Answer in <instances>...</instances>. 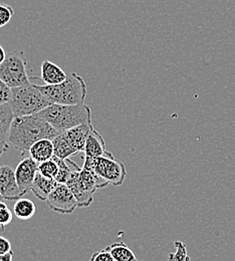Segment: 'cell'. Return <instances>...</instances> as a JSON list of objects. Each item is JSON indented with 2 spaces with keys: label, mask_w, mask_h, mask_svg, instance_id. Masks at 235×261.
<instances>
[{
  "label": "cell",
  "mask_w": 235,
  "mask_h": 261,
  "mask_svg": "<svg viewBox=\"0 0 235 261\" xmlns=\"http://www.w3.org/2000/svg\"><path fill=\"white\" fill-rule=\"evenodd\" d=\"M60 133L38 114L14 117L8 134V144L15 147L22 154L29 153L31 147L39 140L55 139Z\"/></svg>",
  "instance_id": "obj_1"
},
{
  "label": "cell",
  "mask_w": 235,
  "mask_h": 261,
  "mask_svg": "<svg viewBox=\"0 0 235 261\" xmlns=\"http://www.w3.org/2000/svg\"><path fill=\"white\" fill-rule=\"evenodd\" d=\"M38 115L45 119L50 126L59 133H63L80 125L92 122V111L85 103H51L38 113Z\"/></svg>",
  "instance_id": "obj_2"
},
{
  "label": "cell",
  "mask_w": 235,
  "mask_h": 261,
  "mask_svg": "<svg viewBox=\"0 0 235 261\" xmlns=\"http://www.w3.org/2000/svg\"><path fill=\"white\" fill-rule=\"evenodd\" d=\"M37 89L51 103L80 105L84 103L88 88L85 80L76 72L67 73V80L59 85H36Z\"/></svg>",
  "instance_id": "obj_3"
},
{
  "label": "cell",
  "mask_w": 235,
  "mask_h": 261,
  "mask_svg": "<svg viewBox=\"0 0 235 261\" xmlns=\"http://www.w3.org/2000/svg\"><path fill=\"white\" fill-rule=\"evenodd\" d=\"M67 185L75 197L79 207H89L94 201L96 191L107 187L109 183L100 178L92 168L83 166L72 173Z\"/></svg>",
  "instance_id": "obj_4"
},
{
  "label": "cell",
  "mask_w": 235,
  "mask_h": 261,
  "mask_svg": "<svg viewBox=\"0 0 235 261\" xmlns=\"http://www.w3.org/2000/svg\"><path fill=\"white\" fill-rule=\"evenodd\" d=\"M51 102L37 89L36 85H30L12 89L9 106L14 117H24L40 113Z\"/></svg>",
  "instance_id": "obj_5"
},
{
  "label": "cell",
  "mask_w": 235,
  "mask_h": 261,
  "mask_svg": "<svg viewBox=\"0 0 235 261\" xmlns=\"http://www.w3.org/2000/svg\"><path fill=\"white\" fill-rule=\"evenodd\" d=\"M0 79L11 89L32 83L28 74V60L23 50H12L7 54L0 65Z\"/></svg>",
  "instance_id": "obj_6"
},
{
  "label": "cell",
  "mask_w": 235,
  "mask_h": 261,
  "mask_svg": "<svg viewBox=\"0 0 235 261\" xmlns=\"http://www.w3.org/2000/svg\"><path fill=\"white\" fill-rule=\"evenodd\" d=\"M83 166L92 168L100 178L109 183V185L121 186L127 177L125 164L117 160L114 155L108 151L105 155L95 159L85 158Z\"/></svg>",
  "instance_id": "obj_7"
},
{
  "label": "cell",
  "mask_w": 235,
  "mask_h": 261,
  "mask_svg": "<svg viewBox=\"0 0 235 261\" xmlns=\"http://www.w3.org/2000/svg\"><path fill=\"white\" fill-rule=\"evenodd\" d=\"M45 202L51 210L61 214H71L79 207L75 197L67 184L62 183L57 185Z\"/></svg>",
  "instance_id": "obj_8"
},
{
  "label": "cell",
  "mask_w": 235,
  "mask_h": 261,
  "mask_svg": "<svg viewBox=\"0 0 235 261\" xmlns=\"http://www.w3.org/2000/svg\"><path fill=\"white\" fill-rule=\"evenodd\" d=\"M38 173V163L32 157L22 159L15 169V177L22 196L31 191L34 179Z\"/></svg>",
  "instance_id": "obj_9"
},
{
  "label": "cell",
  "mask_w": 235,
  "mask_h": 261,
  "mask_svg": "<svg viewBox=\"0 0 235 261\" xmlns=\"http://www.w3.org/2000/svg\"><path fill=\"white\" fill-rule=\"evenodd\" d=\"M0 195L7 201H16L22 197L15 171L10 166H0Z\"/></svg>",
  "instance_id": "obj_10"
},
{
  "label": "cell",
  "mask_w": 235,
  "mask_h": 261,
  "mask_svg": "<svg viewBox=\"0 0 235 261\" xmlns=\"http://www.w3.org/2000/svg\"><path fill=\"white\" fill-rule=\"evenodd\" d=\"M93 129V123L90 122L88 124L80 125L72 129L63 132L62 134L66 138L67 143L74 149V151L76 153H81L84 152L87 139Z\"/></svg>",
  "instance_id": "obj_11"
},
{
  "label": "cell",
  "mask_w": 235,
  "mask_h": 261,
  "mask_svg": "<svg viewBox=\"0 0 235 261\" xmlns=\"http://www.w3.org/2000/svg\"><path fill=\"white\" fill-rule=\"evenodd\" d=\"M40 80L49 86L62 84L67 80V73L59 65L50 61L42 62L40 66Z\"/></svg>",
  "instance_id": "obj_12"
},
{
  "label": "cell",
  "mask_w": 235,
  "mask_h": 261,
  "mask_svg": "<svg viewBox=\"0 0 235 261\" xmlns=\"http://www.w3.org/2000/svg\"><path fill=\"white\" fill-rule=\"evenodd\" d=\"M106 152V142L101 134L94 128L90 133L86 142L84 150L85 158L95 159L105 155Z\"/></svg>",
  "instance_id": "obj_13"
},
{
  "label": "cell",
  "mask_w": 235,
  "mask_h": 261,
  "mask_svg": "<svg viewBox=\"0 0 235 261\" xmlns=\"http://www.w3.org/2000/svg\"><path fill=\"white\" fill-rule=\"evenodd\" d=\"M29 154L30 157H32L38 164L51 159L55 156L53 140L42 139L37 141L31 147Z\"/></svg>",
  "instance_id": "obj_14"
},
{
  "label": "cell",
  "mask_w": 235,
  "mask_h": 261,
  "mask_svg": "<svg viewBox=\"0 0 235 261\" xmlns=\"http://www.w3.org/2000/svg\"><path fill=\"white\" fill-rule=\"evenodd\" d=\"M59 183L55 179H49L37 173L31 191L40 201H46L47 197L54 191Z\"/></svg>",
  "instance_id": "obj_15"
},
{
  "label": "cell",
  "mask_w": 235,
  "mask_h": 261,
  "mask_svg": "<svg viewBox=\"0 0 235 261\" xmlns=\"http://www.w3.org/2000/svg\"><path fill=\"white\" fill-rule=\"evenodd\" d=\"M14 115L9 103L0 106V143H8V134Z\"/></svg>",
  "instance_id": "obj_16"
},
{
  "label": "cell",
  "mask_w": 235,
  "mask_h": 261,
  "mask_svg": "<svg viewBox=\"0 0 235 261\" xmlns=\"http://www.w3.org/2000/svg\"><path fill=\"white\" fill-rule=\"evenodd\" d=\"M115 261H139L134 252L122 241L115 242L106 247Z\"/></svg>",
  "instance_id": "obj_17"
},
{
  "label": "cell",
  "mask_w": 235,
  "mask_h": 261,
  "mask_svg": "<svg viewBox=\"0 0 235 261\" xmlns=\"http://www.w3.org/2000/svg\"><path fill=\"white\" fill-rule=\"evenodd\" d=\"M36 207L32 200L27 198H20L16 200L13 206V213L15 217L20 220H29L35 213Z\"/></svg>",
  "instance_id": "obj_18"
},
{
  "label": "cell",
  "mask_w": 235,
  "mask_h": 261,
  "mask_svg": "<svg viewBox=\"0 0 235 261\" xmlns=\"http://www.w3.org/2000/svg\"><path fill=\"white\" fill-rule=\"evenodd\" d=\"M55 158H56L58 165H59V173H58L55 180L58 183L67 184V181L71 177L72 173L76 170H80L81 168L74 162L70 161L69 158L68 159H61V158H58L56 156H55Z\"/></svg>",
  "instance_id": "obj_19"
},
{
  "label": "cell",
  "mask_w": 235,
  "mask_h": 261,
  "mask_svg": "<svg viewBox=\"0 0 235 261\" xmlns=\"http://www.w3.org/2000/svg\"><path fill=\"white\" fill-rule=\"evenodd\" d=\"M55 156L61 159H68L70 156L77 154L74 149L67 143L66 138L60 133L55 139H53Z\"/></svg>",
  "instance_id": "obj_20"
},
{
  "label": "cell",
  "mask_w": 235,
  "mask_h": 261,
  "mask_svg": "<svg viewBox=\"0 0 235 261\" xmlns=\"http://www.w3.org/2000/svg\"><path fill=\"white\" fill-rule=\"evenodd\" d=\"M38 173L46 178L56 179L59 173V165L55 156L47 161L38 164Z\"/></svg>",
  "instance_id": "obj_21"
},
{
  "label": "cell",
  "mask_w": 235,
  "mask_h": 261,
  "mask_svg": "<svg viewBox=\"0 0 235 261\" xmlns=\"http://www.w3.org/2000/svg\"><path fill=\"white\" fill-rule=\"evenodd\" d=\"M176 251L174 253H169V261H190V257L187 253V246L184 242L176 240L174 242Z\"/></svg>",
  "instance_id": "obj_22"
},
{
  "label": "cell",
  "mask_w": 235,
  "mask_h": 261,
  "mask_svg": "<svg viewBox=\"0 0 235 261\" xmlns=\"http://www.w3.org/2000/svg\"><path fill=\"white\" fill-rule=\"evenodd\" d=\"M14 15L12 6L6 3H0V28L7 25Z\"/></svg>",
  "instance_id": "obj_23"
},
{
  "label": "cell",
  "mask_w": 235,
  "mask_h": 261,
  "mask_svg": "<svg viewBox=\"0 0 235 261\" xmlns=\"http://www.w3.org/2000/svg\"><path fill=\"white\" fill-rule=\"evenodd\" d=\"M12 218L13 215L8 206L3 201H0V229L2 231L8 224L11 223Z\"/></svg>",
  "instance_id": "obj_24"
},
{
  "label": "cell",
  "mask_w": 235,
  "mask_h": 261,
  "mask_svg": "<svg viewBox=\"0 0 235 261\" xmlns=\"http://www.w3.org/2000/svg\"><path fill=\"white\" fill-rule=\"evenodd\" d=\"M12 97V89L0 79V106L9 103Z\"/></svg>",
  "instance_id": "obj_25"
},
{
  "label": "cell",
  "mask_w": 235,
  "mask_h": 261,
  "mask_svg": "<svg viewBox=\"0 0 235 261\" xmlns=\"http://www.w3.org/2000/svg\"><path fill=\"white\" fill-rule=\"evenodd\" d=\"M90 261H115L112 254L110 253V251L105 248V249H101L100 251H96L93 253L92 257H91V260Z\"/></svg>",
  "instance_id": "obj_26"
},
{
  "label": "cell",
  "mask_w": 235,
  "mask_h": 261,
  "mask_svg": "<svg viewBox=\"0 0 235 261\" xmlns=\"http://www.w3.org/2000/svg\"><path fill=\"white\" fill-rule=\"evenodd\" d=\"M11 250V244L9 240L3 236H0V255L6 254Z\"/></svg>",
  "instance_id": "obj_27"
},
{
  "label": "cell",
  "mask_w": 235,
  "mask_h": 261,
  "mask_svg": "<svg viewBox=\"0 0 235 261\" xmlns=\"http://www.w3.org/2000/svg\"><path fill=\"white\" fill-rule=\"evenodd\" d=\"M13 260V252L10 251L6 254L0 255V261H12Z\"/></svg>",
  "instance_id": "obj_28"
},
{
  "label": "cell",
  "mask_w": 235,
  "mask_h": 261,
  "mask_svg": "<svg viewBox=\"0 0 235 261\" xmlns=\"http://www.w3.org/2000/svg\"><path fill=\"white\" fill-rule=\"evenodd\" d=\"M8 148H9L8 143H0V158L8 150Z\"/></svg>",
  "instance_id": "obj_29"
},
{
  "label": "cell",
  "mask_w": 235,
  "mask_h": 261,
  "mask_svg": "<svg viewBox=\"0 0 235 261\" xmlns=\"http://www.w3.org/2000/svg\"><path fill=\"white\" fill-rule=\"evenodd\" d=\"M6 56H7V54H6L5 49H4V48H3V46L0 44V65L5 61Z\"/></svg>",
  "instance_id": "obj_30"
},
{
  "label": "cell",
  "mask_w": 235,
  "mask_h": 261,
  "mask_svg": "<svg viewBox=\"0 0 235 261\" xmlns=\"http://www.w3.org/2000/svg\"><path fill=\"white\" fill-rule=\"evenodd\" d=\"M3 200H4V199L2 198V196L0 195V201H3Z\"/></svg>",
  "instance_id": "obj_31"
}]
</instances>
